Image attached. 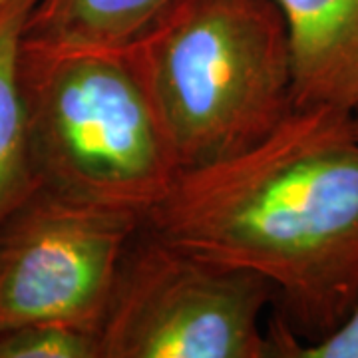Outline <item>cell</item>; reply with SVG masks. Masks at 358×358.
I'll list each match as a JSON object with an SVG mask.
<instances>
[{"label":"cell","mask_w":358,"mask_h":358,"mask_svg":"<svg viewBox=\"0 0 358 358\" xmlns=\"http://www.w3.org/2000/svg\"><path fill=\"white\" fill-rule=\"evenodd\" d=\"M143 223L38 187L0 225V333L48 320L100 334L124 251Z\"/></svg>","instance_id":"obj_5"},{"label":"cell","mask_w":358,"mask_h":358,"mask_svg":"<svg viewBox=\"0 0 358 358\" xmlns=\"http://www.w3.org/2000/svg\"><path fill=\"white\" fill-rule=\"evenodd\" d=\"M4 2H6V0H0V6H2V4H4Z\"/></svg>","instance_id":"obj_12"},{"label":"cell","mask_w":358,"mask_h":358,"mask_svg":"<svg viewBox=\"0 0 358 358\" xmlns=\"http://www.w3.org/2000/svg\"><path fill=\"white\" fill-rule=\"evenodd\" d=\"M145 225L169 243L261 275L299 341L358 301V138L350 112L293 108L265 138L179 171Z\"/></svg>","instance_id":"obj_1"},{"label":"cell","mask_w":358,"mask_h":358,"mask_svg":"<svg viewBox=\"0 0 358 358\" xmlns=\"http://www.w3.org/2000/svg\"><path fill=\"white\" fill-rule=\"evenodd\" d=\"M176 0H38L24 34L34 38L122 48Z\"/></svg>","instance_id":"obj_8"},{"label":"cell","mask_w":358,"mask_h":358,"mask_svg":"<svg viewBox=\"0 0 358 358\" xmlns=\"http://www.w3.org/2000/svg\"><path fill=\"white\" fill-rule=\"evenodd\" d=\"M18 74L38 187L145 221L179 166L124 46L24 34Z\"/></svg>","instance_id":"obj_3"},{"label":"cell","mask_w":358,"mask_h":358,"mask_svg":"<svg viewBox=\"0 0 358 358\" xmlns=\"http://www.w3.org/2000/svg\"><path fill=\"white\" fill-rule=\"evenodd\" d=\"M350 120H352V129H355V136L358 138V108L355 112H350Z\"/></svg>","instance_id":"obj_11"},{"label":"cell","mask_w":358,"mask_h":358,"mask_svg":"<svg viewBox=\"0 0 358 358\" xmlns=\"http://www.w3.org/2000/svg\"><path fill=\"white\" fill-rule=\"evenodd\" d=\"M0 358H102L100 334L68 322H28L0 333Z\"/></svg>","instance_id":"obj_9"},{"label":"cell","mask_w":358,"mask_h":358,"mask_svg":"<svg viewBox=\"0 0 358 358\" xmlns=\"http://www.w3.org/2000/svg\"><path fill=\"white\" fill-rule=\"evenodd\" d=\"M268 358H358V301L346 319L315 341H299L279 317L267 329Z\"/></svg>","instance_id":"obj_10"},{"label":"cell","mask_w":358,"mask_h":358,"mask_svg":"<svg viewBox=\"0 0 358 358\" xmlns=\"http://www.w3.org/2000/svg\"><path fill=\"white\" fill-rule=\"evenodd\" d=\"M291 46L294 108H358V0H275Z\"/></svg>","instance_id":"obj_6"},{"label":"cell","mask_w":358,"mask_h":358,"mask_svg":"<svg viewBox=\"0 0 358 358\" xmlns=\"http://www.w3.org/2000/svg\"><path fill=\"white\" fill-rule=\"evenodd\" d=\"M261 275L169 243L145 223L117 268L102 358H268Z\"/></svg>","instance_id":"obj_4"},{"label":"cell","mask_w":358,"mask_h":358,"mask_svg":"<svg viewBox=\"0 0 358 358\" xmlns=\"http://www.w3.org/2000/svg\"><path fill=\"white\" fill-rule=\"evenodd\" d=\"M38 0L0 6V225L38 189L18 74L20 42Z\"/></svg>","instance_id":"obj_7"},{"label":"cell","mask_w":358,"mask_h":358,"mask_svg":"<svg viewBox=\"0 0 358 358\" xmlns=\"http://www.w3.org/2000/svg\"><path fill=\"white\" fill-rule=\"evenodd\" d=\"M124 50L179 171L253 145L294 108L275 0H176Z\"/></svg>","instance_id":"obj_2"}]
</instances>
